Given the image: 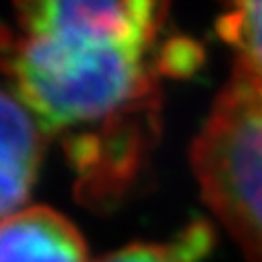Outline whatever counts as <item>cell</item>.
Masks as SVG:
<instances>
[{
	"instance_id": "8992f818",
	"label": "cell",
	"mask_w": 262,
	"mask_h": 262,
	"mask_svg": "<svg viewBox=\"0 0 262 262\" xmlns=\"http://www.w3.org/2000/svg\"><path fill=\"white\" fill-rule=\"evenodd\" d=\"M225 5L217 31L239 52L235 71L262 93V0H225Z\"/></svg>"
},
{
	"instance_id": "9c48e42d",
	"label": "cell",
	"mask_w": 262,
	"mask_h": 262,
	"mask_svg": "<svg viewBox=\"0 0 262 262\" xmlns=\"http://www.w3.org/2000/svg\"><path fill=\"white\" fill-rule=\"evenodd\" d=\"M97 262H176L169 246L133 244L120 252H114Z\"/></svg>"
},
{
	"instance_id": "ba28073f",
	"label": "cell",
	"mask_w": 262,
	"mask_h": 262,
	"mask_svg": "<svg viewBox=\"0 0 262 262\" xmlns=\"http://www.w3.org/2000/svg\"><path fill=\"white\" fill-rule=\"evenodd\" d=\"M213 246H215V231L211 223L199 219L184 227V231L169 246V250L176 262H201L207 254H211Z\"/></svg>"
},
{
	"instance_id": "5b68a950",
	"label": "cell",
	"mask_w": 262,
	"mask_h": 262,
	"mask_svg": "<svg viewBox=\"0 0 262 262\" xmlns=\"http://www.w3.org/2000/svg\"><path fill=\"white\" fill-rule=\"evenodd\" d=\"M3 163H0V211L3 219L13 217L27 203L35 180V169L41 153L37 126L27 114L25 103L9 87L3 91Z\"/></svg>"
},
{
	"instance_id": "7a4b0ae2",
	"label": "cell",
	"mask_w": 262,
	"mask_h": 262,
	"mask_svg": "<svg viewBox=\"0 0 262 262\" xmlns=\"http://www.w3.org/2000/svg\"><path fill=\"white\" fill-rule=\"evenodd\" d=\"M194 161L213 207L262 258V93L239 71L196 143Z\"/></svg>"
},
{
	"instance_id": "52a82bcc",
	"label": "cell",
	"mask_w": 262,
	"mask_h": 262,
	"mask_svg": "<svg viewBox=\"0 0 262 262\" xmlns=\"http://www.w3.org/2000/svg\"><path fill=\"white\" fill-rule=\"evenodd\" d=\"M203 64V48L186 37L171 39L157 58V71L167 77L184 79L194 75Z\"/></svg>"
},
{
	"instance_id": "3957f363",
	"label": "cell",
	"mask_w": 262,
	"mask_h": 262,
	"mask_svg": "<svg viewBox=\"0 0 262 262\" xmlns=\"http://www.w3.org/2000/svg\"><path fill=\"white\" fill-rule=\"evenodd\" d=\"M25 35L145 54L165 21L167 0H15Z\"/></svg>"
},
{
	"instance_id": "6da1fadb",
	"label": "cell",
	"mask_w": 262,
	"mask_h": 262,
	"mask_svg": "<svg viewBox=\"0 0 262 262\" xmlns=\"http://www.w3.org/2000/svg\"><path fill=\"white\" fill-rule=\"evenodd\" d=\"M141 52L23 35L7 58L17 95L46 133L149 103L155 89Z\"/></svg>"
},
{
	"instance_id": "277c9868",
	"label": "cell",
	"mask_w": 262,
	"mask_h": 262,
	"mask_svg": "<svg viewBox=\"0 0 262 262\" xmlns=\"http://www.w3.org/2000/svg\"><path fill=\"white\" fill-rule=\"evenodd\" d=\"M0 262H87V250L69 219L46 207H31L5 219Z\"/></svg>"
}]
</instances>
